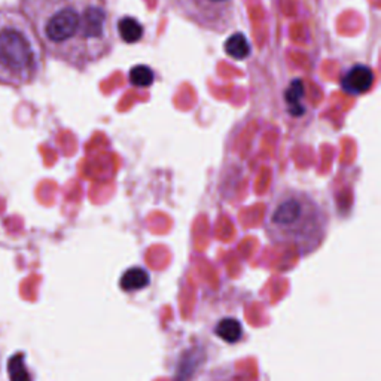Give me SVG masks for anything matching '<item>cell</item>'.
<instances>
[{
	"label": "cell",
	"mask_w": 381,
	"mask_h": 381,
	"mask_svg": "<svg viewBox=\"0 0 381 381\" xmlns=\"http://www.w3.org/2000/svg\"><path fill=\"white\" fill-rule=\"evenodd\" d=\"M44 51L84 72L111 54L112 17L108 0H21Z\"/></svg>",
	"instance_id": "obj_1"
},
{
	"label": "cell",
	"mask_w": 381,
	"mask_h": 381,
	"mask_svg": "<svg viewBox=\"0 0 381 381\" xmlns=\"http://www.w3.org/2000/svg\"><path fill=\"white\" fill-rule=\"evenodd\" d=\"M331 216L308 191L286 188L267 206L264 231L273 244L294 247L299 256L311 255L323 244Z\"/></svg>",
	"instance_id": "obj_2"
},
{
	"label": "cell",
	"mask_w": 381,
	"mask_h": 381,
	"mask_svg": "<svg viewBox=\"0 0 381 381\" xmlns=\"http://www.w3.org/2000/svg\"><path fill=\"white\" fill-rule=\"evenodd\" d=\"M44 65V46L27 17L15 8H0V85H30Z\"/></svg>",
	"instance_id": "obj_3"
},
{
	"label": "cell",
	"mask_w": 381,
	"mask_h": 381,
	"mask_svg": "<svg viewBox=\"0 0 381 381\" xmlns=\"http://www.w3.org/2000/svg\"><path fill=\"white\" fill-rule=\"evenodd\" d=\"M177 14L196 27L216 35L230 32L237 18L235 0H170Z\"/></svg>",
	"instance_id": "obj_4"
},
{
	"label": "cell",
	"mask_w": 381,
	"mask_h": 381,
	"mask_svg": "<svg viewBox=\"0 0 381 381\" xmlns=\"http://www.w3.org/2000/svg\"><path fill=\"white\" fill-rule=\"evenodd\" d=\"M374 82V72L370 65L356 63L341 75V88L350 96H362L370 91Z\"/></svg>",
	"instance_id": "obj_5"
},
{
	"label": "cell",
	"mask_w": 381,
	"mask_h": 381,
	"mask_svg": "<svg viewBox=\"0 0 381 381\" xmlns=\"http://www.w3.org/2000/svg\"><path fill=\"white\" fill-rule=\"evenodd\" d=\"M118 33H120L121 41L125 44H137L140 42L144 36V27L143 24L136 18L125 15L116 24Z\"/></svg>",
	"instance_id": "obj_6"
},
{
	"label": "cell",
	"mask_w": 381,
	"mask_h": 381,
	"mask_svg": "<svg viewBox=\"0 0 381 381\" xmlns=\"http://www.w3.org/2000/svg\"><path fill=\"white\" fill-rule=\"evenodd\" d=\"M151 285V275L146 270H143L140 267H133L128 268L120 280V286L123 291L127 292H135L140 291V289L148 287Z\"/></svg>",
	"instance_id": "obj_7"
},
{
	"label": "cell",
	"mask_w": 381,
	"mask_h": 381,
	"mask_svg": "<svg viewBox=\"0 0 381 381\" xmlns=\"http://www.w3.org/2000/svg\"><path fill=\"white\" fill-rule=\"evenodd\" d=\"M223 51L225 54L234 60H246L252 52L251 42L243 33H234L231 35L225 44H223Z\"/></svg>",
	"instance_id": "obj_8"
},
{
	"label": "cell",
	"mask_w": 381,
	"mask_h": 381,
	"mask_svg": "<svg viewBox=\"0 0 381 381\" xmlns=\"http://www.w3.org/2000/svg\"><path fill=\"white\" fill-rule=\"evenodd\" d=\"M194 381H247V378L235 370L234 366L222 365L196 375Z\"/></svg>",
	"instance_id": "obj_9"
},
{
	"label": "cell",
	"mask_w": 381,
	"mask_h": 381,
	"mask_svg": "<svg viewBox=\"0 0 381 381\" xmlns=\"http://www.w3.org/2000/svg\"><path fill=\"white\" fill-rule=\"evenodd\" d=\"M215 334L220 339L225 341V343L235 344V343H239V341L243 337V327H242V323L237 319L227 318V319H222L216 325Z\"/></svg>",
	"instance_id": "obj_10"
},
{
	"label": "cell",
	"mask_w": 381,
	"mask_h": 381,
	"mask_svg": "<svg viewBox=\"0 0 381 381\" xmlns=\"http://www.w3.org/2000/svg\"><path fill=\"white\" fill-rule=\"evenodd\" d=\"M128 81L137 88H149L155 81V72L148 64H136L128 72Z\"/></svg>",
	"instance_id": "obj_11"
},
{
	"label": "cell",
	"mask_w": 381,
	"mask_h": 381,
	"mask_svg": "<svg viewBox=\"0 0 381 381\" xmlns=\"http://www.w3.org/2000/svg\"><path fill=\"white\" fill-rule=\"evenodd\" d=\"M302 97H304V85H302V81L299 80L292 81L291 85H289V88L286 89L285 100L287 101L289 112L295 116H301L302 113H304V108H302V104H301Z\"/></svg>",
	"instance_id": "obj_12"
},
{
	"label": "cell",
	"mask_w": 381,
	"mask_h": 381,
	"mask_svg": "<svg viewBox=\"0 0 381 381\" xmlns=\"http://www.w3.org/2000/svg\"><path fill=\"white\" fill-rule=\"evenodd\" d=\"M9 373H11V380L12 381H30V375L27 368H25L23 362V356H15L9 363Z\"/></svg>",
	"instance_id": "obj_13"
}]
</instances>
